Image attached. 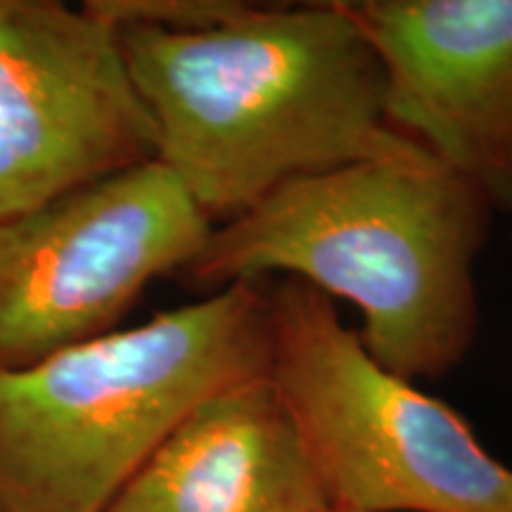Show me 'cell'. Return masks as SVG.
<instances>
[{
    "instance_id": "9",
    "label": "cell",
    "mask_w": 512,
    "mask_h": 512,
    "mask_svg": "<svg viewBox=\"0 0 512 512\" xmlns=\"http://www.w3.org/2000/svg\"><path fill=\"white\" fill-rule=\"evenodd\" d=\"M323 512H356V510H344V508H332V505H330V508H325Z\"/></svg>"
},
{
    "instance_id": "10",
    "label": "cell",
    "mask_w": 512,
    "mask_h": 512,
    "mask_svg": "<svg viewBox=\"0 0 512 512\" xmlns=\"http://www.w3.org/2000/svg\"><path fill=\"white\" fill-rule=\"evenodd\" d=\"M0 512H12V510L8 508V505H5V503H3V498H0Z\"/></svg>"
},
{
    "instance_id": "6",
    "label": "cell",
    "mask_w": 512,
    "mask_h": 512,
    "mask_svg": "<svg viewBox=\"0 0 512 512\" xmlns=\"http://www.w3.org/2000/svg\"><path fill=\"white\" fill-rule=\"evenodd\" d=\"M155 157L117 24L93 0H0V221Z\"/></svg>"
},
{
    "instance_id": "7",
    "label": "cell",
    "mask_w": 512,
    "mask_h": 512,
    "mask_svg": "<svg viewBox=\"0 0 512 512\" xmlns=\"http://www.w3.org/2000/svg\"><path fill=\"white\" fill-rule=\"evenodd\" d=\"M403 136L512 209V0H354Z\"/></svg>"
},
{
    "instance_id": "2",
    "label": "cell",
    "mask_w": 512,
    "mask_h": 512,
    "mask_svg": "<svg viewBox=\"0 0 512 512\" xmlns=\"http://www.w3.org/2000/svg\"><path fill=\"white\" fill-rule=\"evenodd\" d=\"M494 204L432 155L339 166L280 185L211 228L181 278L219 292L283 273L361 313L377 366L439 380L479 328L475 261Z\"/></svg>"
},
{
    "instance_id": "4",
    "label": "cell",
    "mask_w": 512,
    "mask_h": 512,
    "mask_svg": "<svg viewBox=\"0 0 512 512\" xmlns=\"http://www.w3.org/2000/svg\"><path fill=\"white\" fill-rule=\"evenodd\" d=\"M268 377L290 408L332 508L512 512V470L444 401L377 366L330 297L268 285Z\"/></svg>"
},
{
    "instance_id": "3",
    "label": "cell",
    "mask_w": 512,
    "mask_h": 512,
    "mask_svg": "<svg viewBox=\"0 0 512 512\" xmlns=\"http://www.w3.org/2000/svg\"><path fill=\"white\" fill-rule=\"evenodd\" d=\"M268 354V283L254 280L0 373V498L100 512L204 399L268 375Z\"/></svg>"
},
{
    "instance_id": "5",
    "label": "cell",
    "mask_w": 512,
    "mask_h": 512,
    "mask_svg": "<svg viewBox=\"0 0 512 512\" xmlns=\"http://www.w3.org/2000/svg\"><path fill=\"white\" fill-rule=\"evenodd\" d=\"M211 228L159 162L0 221V373L117 330L152 280L188 268Z\"/></svg>"
},
{
    "instance_id": "8",
    "label": "cell",
    "mask_w": 512,
    "mask_h": 512,
    "mask_svg": "<svg viewBox=\"0 0 512 512\" xmlns=\"http://www.w3.org/2000/svg\"><path fill=\"white\" fill-rule=\"evenodd\" d=\"M309 448L268 375L204 399L100 512H323Z\"/></svg>"
},
{
    "instance_id": "1",
    "label": "cell",
    "mask_w": 512,
    "mask_h": 512,
    "mask_svg": "<svg viewBox=\"0 0 512 512\" xmlns=\"http://www.w3.org/2000/svg\"><path fill=\"white\" fill-rule=\"evenodd\" d=\"M117 34L155 162L214 226L294 178L430 155L389 124L380 60L344 0L245 3L214 29Z\"/></svg>"
}]
</instances>
